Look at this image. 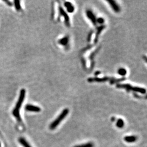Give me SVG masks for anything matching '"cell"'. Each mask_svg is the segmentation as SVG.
Segmentation results:
<instances>
[{
  "label": "cell",
  "mask_w": 147,
  "mask_h": 147,
  "mask_svg": "<svg viewBox=\"0 0 147 147\" xmlns=\"http://www.w3.org/2000/svg\"><path fill=\"white\" fill-rule=\"evenodd\" d=\"M4 2L6 3L7 5H8V6L12 7L13 6V3L9 1H4Z\"/></svg>",
  "instance_id": "cell-19"
},
{
  "label": "cell",
  "mask_w": 147,
  "mask_h": 147,
  "mask_svg": "<svg viewBox=\"0 0 147 147\" xmlns=\"http://www.w3.org/2000/svg\"><path fill=\"white\" fill-rule=\"evenodd\" d=\"M86 15L88 19L92 22V24L94 25V26H96L97 25V22H96V17L93 13V12L91 10L88 9L86 11Z\"/></svg>",
  "instance_id": "cell-5"
},
{
  "label": "cell",
  "mask_w": 147,
  "mask_h": 147,
  "mask_svg": "<svg viewBox=\"0 0 147 147\" xmlns=\"http://www.w3.org/2000/svg\"><path fill=\"white\" fill-rule=\"evenodd\" d=\"M124 141L128 143H133L137 140V137L135 136H129L124 137Z\"/></svg>",
  "instance_id": "cell-11"
},
{
  "label": "cell",
  "mask_w": 147,
  "mask_h": 147,
  "mask_svg": "<svg viewBox=\"0 0 147 147\" xmlns=\"http://www.w3.org/2000/svg\"><path fill=\"white\" fill-rule=\"evenodd\" d=\"M64 5L65 8H67V10L68 13H71L74 12L75 7L71 2H65Z\"/></svg>",
  "instance_id": "cell-9"
},
{
  "label": "cell",
  "mask_w": 147,
  "mask_h": 147,
  "mask_svg": "<svg viewBox=\"0 0 147 147\" xmlns=\"http://www.w3.org/2000/svg\"><path fill=\"white\" fill-rule=\"evenodd\" d=\"M96 22L97 24L98 23L99 24H103L105 22V20L102 17H99V18L96 19Z\"/></svg>",
  "instance_id": "cell-18"
},
{
  "label": "cell",
  "mask_w": 147,
  "mask_h": 147,
  "mask_svg": "<svg viewBox=\"0 0 147 147\" xmlns=\"http://www.w3.org/2000/svg\"><path fill=\"white\" fill-rule=\"evenodd\" d=\"M25 110L27 111L35 112H39L41 111V108L40 107L31 104L26 105V106H25Z\"/></svg>",
  "instance_id": "cell-7"
},
{
  "label": "cell",
  "mask_w": 147,
  "mask_h": 147,
  "mask_svg": "<svg viewBox=\"0 0 147 147\" xmlns=\"http://www.w3.org/2000/svg\"><path fill=\"white\" fill-rule=\"evenodd\" d=\"M69 37L65 36L62 38L60 39L58 41V43L59 44L61 45L62 46H66L69 43Z\"/></svg>",
  "instance_id": "cell-10"
},
{
  "label": "cell",
  "mask_w": 147,
  "mask_h": 147,
  "mask_svg": "<svg viewBox=\"0 0 147 147\" xmlns=\"http://www.w3.org/2000/svg\"><path fill=\"white\" fill-rule=\"evenodd\" d=\"M107 2H108L109 4L110 5L111 8H112V9L114 12L116 13H118L120 12L121 9H120L119 6H118V4L116 3V1H113V0H108V1H107Z\"/></svg>",
  "instance_id": "cell-8"
},
{
  "label": "cell",
  "mask_w": 147,
  "mask_h": 147,
  "mask_svg": "<svg viewBox=\"0 0 147 147\" xmlns=\"http://www.w3.org/2000/svg\"><path fill=\"white\" fill-rule=\"evenodd\" d=\"M74 147H94V144L92 142H88L83 144L78 145Z\"/></svg>",
  "instance_id": "cell-17"
},
{
  "label": "cell",
  "mask_w": 147,
  "mask_h": 147,
  "mask_svg": "<svg viewBox=\"0 0 147 147\" xmlns=\"http://www.w3.org/2000/svg\"><path fill=\"white\" fill-rule=\"evenodd\" d=\"M105 27V26H101L99 27H98L97 32H96V36H95V40H94L95 43H96V42H97V41L98 40V38H99V37L100 33H101V32H102V31H103V30L104 29Z\"/></svg>",
  "instance_id": "cell-12"
},
{
  "label": "cell",
  "mask_w": 147,
  "mask_h": 147,
  "mask_svg": "<svg viewBox=\"0 0 147 147\" xmlns=\"http://www.w3.org/2000/svg\"><path fill=\"white\" fill-rule=\"evenodd\" d=\"M69 112V110H68V108L64 109L61 112V113L60 115L58 116V117L57 118V119H56L55 121L50 124V129H51V130H53V129L56 128L57 126L61 123V122L66 117V116L68 115Z\"/></svg>",
  "instance_id": "cell-2"
},
{
  "label": "cell",
  "mask_w": 147,
  "mask_h": 147,
  "mask_svg": "<svg viewBox=\"0 0 147 147\" xmlns=\"http://www.w3.org/2000/svg\"><path fill=\"white\" fill-rule=\"evenodd\" d=\"M92 33L93 32H91V33H90L89 34V35H88V42H89V41H90V39H91V37H92Z\"/></svg>",
  "instance_id": "cell-20"
},
{
  "label": "cell",
  "mask_w": 147,
  "mask_h": 147,
  "mask_svg": "<svg viewBox=\"0 0 147 147\" xmlns=\"http://www.w3.org/2000/svg\"><path fill=\"white\" fill-rule=\"evenodd\" d=\"M58 10H59V17L58 19L61 18V17H63L65 21V24L67 27H70V19L69 17L67 14V13L63 9L61 6H59L58 7Z\"/></svg>",
  "instance_id": "cell-4"
},
{
  "label": "cell",
  "mask_w": 147,
  "mask_h": 147,
  "mask_svg": "<svg viewBox=\"0 0 147 147\" xmlns=\"http://www.w3.org/2000/svg\"><path fill=\"white\" fill-rule=\"evenodd\" d=\"M0 147H1V144H0Z\"/></svg>",
  "instance_id": "cell-23"
},
{
  "label": "cell",
  "mask_w": 147,
  "mask_h": 147,
  "mask_svg": "<svg viewBox=\"0 0 147 147\" xmlns=\"http://www.w3.org/2000/svg\"><path fill=\"white\" fill-rule=\"evenodd\" d=\"M19 142L24 147H31V146H30V144L26 141V140L24 138L22 137L19 138Z\"/></svg>",
  "instance_id": "cell-13"
},
{
  "label": "cell",
  "mask_w": 147,
  "mask_h": 147,
  "mask_svg": "<svg viewBox=\"0 0 147 147\" xmlns=\"http://www.w3.org/2000/svg\"><path fill=\"white\" fill-rule=\"evenodd\" d=\"M111 120H112V121H114V120H115V118H114V117H112V119H111Z\"/></svg>",
  "instance_id": "cell-22"
},
{
  "label": "cell",
  "mask_w": 147,
  "mask_h": 147,
  "mask_svg": "<svg viewBox=\"0 0 147 147\" xmlns=\"http://www.w3.org/2000/svg\"><path fill=\"white\" fill-rule=\"evenodd\" d=\"M112 78L109 77H104V78H89L88 79V81L89 82H103L107 81H110Z\"/></svg>",
  "instance_id": "cell-6"
},
{
  "label": "cell",
  "mask_w": 147,
  "mask_h": 147,
  "mask_svg": "<svg viewBox=\"0 0 147 147\" xmlns=\"http://www.w3.org/2000/svg\"><path fill=\"white\" fill-rule=\"evenodd\" d=\"M100 73H100V71H96V72L95 73V75H96V76H97V75H98L99 74H100Z\"/></svg>",
  "instance_id": "cell-21"
},
{
  "label": "cell",
  "mask_w": 147,
  "mask_h": 147,
  "mask_svg": "<svg viewBox=\"0 0 147 147\" xmlns=\"http://www.w3.org/2000/svg\"><path fill=\"white\" fill-rule=\"evenodd\" d=\"M25 95H26V90L25 89H21L20 91V94L18 100H17L15 108H14V111H17V112H20V109L22 106V103H24Z\"/></svg>",
  "instance_id": "cell-3"
},
{
  "label": "cell",
  "mask_w": 147,
  "mask_h": 147,
  "mask_svg": "<svg viewBox=\"0 0 147 147\" xmlns=\"http://www.w3.org/2000/svg\"><path fill=\"white\" fill-rule=\"evenodd\" d=\"M118 74L121 75V76H124L126 75L127 71L125 68H121L118 70Z\"/></svg>",
  "instance_id": "cell-16"
},
{
  "label": "cell",
  "mask_w": 147,
  "mask_h": 147,
  "mask_svg": "<svg viewBox=\"0 0 147 147\" xmlns=\"http://www.w3.org/2000/svg\"><path fill=\"white\" fill-rule=\"evenodd\" d=\"M14 4L15 6V8L17 11H20L21 10V6L20 4V1L18 0H15L14 1Z\"/></svg>",
  "instance_id": "cell-14"
},
{
  "label": "cell",
  "mask_w": 147,
  "mask_h": 147,
  "mask_svg": "<svg viewBox=\"0 0 147 147\" xmlns=\"http://www.w3.org/2000/svg\"><path fill=\"white\" fill-rule=\"evenodd\" d=\"M117 87L118 88H122L126 89L127 91H133V92L139 93L141 94H146V89L144 88L138 87H133L129 84H119L117 85Z\"/></svg>",
  "instance_id": "cell-1"
},
{
  "label": "cell",
  "mask_w": 147,
  "mask_h": 147,
  "mask_svg": "<svg viewBox=\"0 0 147 147\" xmlns=\"http://www.w3.org/2000/svg\"><path fill=\"white\" fill-rule=\"evenodd\" d=\"M116 126L119 128H123L124 126V121L121 119H118L116 123Z\"/></svg>",
  "instance_id": "cell-15"
}]
</instances>
